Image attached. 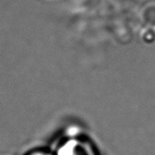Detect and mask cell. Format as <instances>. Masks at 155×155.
<instances>
[{
  "label": "cell",
  "mask_w": 155,
  "mask_h": 155,
  "mask_svg": "<svg viewBox=\"0 0 155 155\" xmlns=\"http://www.w3.org/2000/svg\"><path fill=\"white\" fill-rule=\"evenodd\" d=\"M25 155H54V152L49 151V150H45V149H35Z\"/></svg>",
  "instance_id": "7a4b0ae2"
},
{
  "label": "cell",
  "mask_w": 155,
  "mask_h": 155,
  "mask_svg": "<svg viewBox=\"0 0 155 155\" xmlns=\"http://www.w3.org/2000/svg\"><path fill=\"white\" fill-rule=\"evenodd\" d=\"M54 155H98L94 146L80 136L71 135L61 141L54 151Z\"/></svg>",
  "instance_id": "6da1fadb"
}]
</instances>
